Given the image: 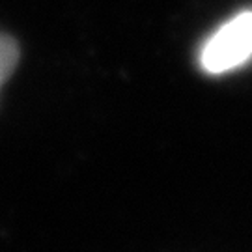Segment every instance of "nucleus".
<instances>
[{
    "label": "nucleus",
    "instance_id": "nucleus-1",
    "mask_svg": "<svg viewBox=\"0 0 252 252\" xmlns=\"http://www.w3.org/2000/svg\"><path fill=\"white\" fill-rule=\"evenodd\" d=\"M252 58V9L228 19L204 41L200 67L209 75L234 71Z\"/></svg>",
    "mask_w": 252,
    "mask_h": 252
},
{
    "label": "nucleus",
    "instance_id": "nucleus-2",
    "mask_svg": "<svg viewBox=\"0 0 252 252\" xmlns=\"http://www.w3.org/2000/svg\"><path fill=\"white\" fill-rule=\"evenodd\" d=\"M19 45L8 34H0V86L11 77L19 63Z\"/></svg>",
    "mask_w": 252,
    "mask_h": 252
}]
</instances>
